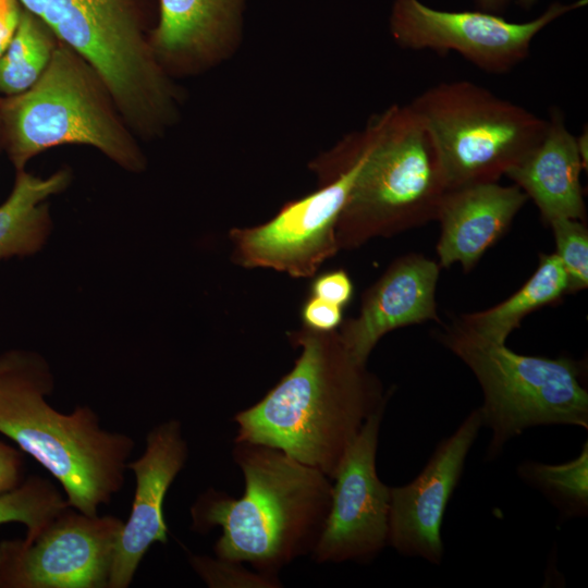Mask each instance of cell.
<instances>
[{
	"instance_id": "cell-5",
	"label": "cell",
	"mask_w": 588,
	"mask_h": 588,
	"mask_svg": "<svg viewBox=\"0 0 588 588\" xmlns=\"http://www.w3.org/2000/svg\"><path fill=\"white\" fill-rule=\"evenodd\" d=\"M2 146L16 171L44 150L87 145L131 172L145 169L136 135L97 72L58 40L39 79L0 99Z\"/></svg>"
},
{
	"instance_id": "cell-31",
	"label": "cell",
	"mask_w": 588,
	"mask_h": 588,
	"mask_svg": "<svg viewBox=\"0 0 588 588\" xmlns=\"http://www.w3.org/2000/svg\"><path fill=\"white\" fill-rule=\"evenodd\" d=\"M577 140V147L579 151V156L583 162V167L586 170L587 163H588V132L587 126L583 128V132L579 134V136H576Z\"/></svg>"
},
{
	"instance_id": "cell-6",
	"label": "cell",
	"mask_w": 588,
	"mask_h": 588,
	"mask_svg": "<svg viewBox=\"0 0 588 588\" xmlns=\"http://www.w3.org/2000/svg\"><path fill=\"white\" fill-rule=\"evenodd\" d=\"M368 122L372 145L335 226L340 250L437 220L449 191L431 140L408 105H393Z\"/></svg>"
},
{
	"instance_id": "cell-11",
	"label": "cell",
	"mask_w": 588,
	"mask_h": 588,
	"mask_svg": "<svg viewBox=\"0 0 588 588\" xmlns=\"http://www.w3.org/2000/svg\"><path fill=\"white\" fill-rule=\"evenodd\" d=\"M124 522L68 506L36 536L0 541V588H108Z\"/></svg>"
},
{
	"instance_id": "cell-23",
	"label": "cell",
	"mask_w": 588,
	"mask_h": 588,
	"mask_svg": "<svg viewBox=\"0 0 588 588\" xmlns=\"http://www.w3.org/2000/svg\"><path fill=\"white\" fill-rule=\"evenodd\" d=\"M68 506L65 495L51 480L32 475L0 494V525L23 524L25 538H32Z\"/></svg>"
},
{
	"instance_id": "cell-18",
	"label": "cell",
	"mask_w": 588,
	"mask_h": 588,
	"mask_svg": "<svg viewBox=\"0 0 588 588\" xmlns=\"http://www.w3.org/2000/svg\"><path fill=\"white\" fill-rule=\"evenodd\" d=\"M583 170L576 136L554 107L540 143L505 175L534 200L546 222L559 218L584 221Z\"/></svg>"
},
{
	"instance_id": "cell-3",
	"label": "cell",
	"mask_w": 588,
	"mask_h": 588,
	"mask_svg": "<svg viewBox=\"0 0 588 588\" xmlns=\"http://www.w3.org/2000/svg\"><path fill=\"white\" fill-rule=\"evenodd\" d=\"M52 390L41 355L20 348L0 354V433L52 475L70 506L96 515L122 489L135 442L103 429L89 406L60 413L46 400Z\"/></svg>"
},
{
	"instance_id": "cell-22",
	"label": "cell",
	"mask_w": 588,
	"mask_h": 588,
	"mask_svg": "<svg viewBox=\"0 0 588 588\" xmlns=\"http://www.w3.org/2000/svg\"><path fill=\"white\" fill-rule=\"evenodd\" d=\"M518 477L538 490L558 510L561 520L586 517L588 514V443L578 456L562 463L547 464L523 461Z\"/></svg>"
},
{
	"instance_id": "cell-25",
	"label": "cell",
	"mask_w": 588,
	"mask_h": 588,
	"mask_svg": "<svg viewBox=\"0 0 588 588\" xmlns=\"http://www.w3.org/2000/svg\"><path fill=\"white\" fill-rule=\"evenodd\" d=\"M193 568L210 587L253 586L277 587L280 584L275 576L252 574L238 566V562L208 556H193Z\"/></svg>"
},
{
	"instance_id": "cell-12",
	"label": "cell",
	"mask_w": 588,
	"mask_h": 588,
	"mask_svg": "<svg viewBox=\"0 0 588 588\" xmlns=\"http://www.w3.org/2000/svg\"><path fill=\"white\" fill-rule=\"evenodd\" d=\"M384 409L368 418L332 478L330 510L310 554L318 563H367L388 546L390 487L376 467Z\"/></svg>"
},
{
	"instance_id": "cell-2",
	"label": "cell",
	"mask_w": 588,
	"mask_h": 588,
	"mask_svg": "<svg viewBox=\"0 0 588 588\" xmlns=\"http://www.w3.org/2000/svg\"><path fill=\"white\" fill-rule=\"evenodd\" d=\"M232 455L244 476L243 495L215 489L200 494L191 507L193 529L208 532L220 526L217 558L275 576L316 548L330 510L331 479L259 443L235 442Z\"/></svg>"
},
{
	"instance_id": "cell-27",
	"label": "cell",
	"mask_w": 588,
	"mask_h": 588,
	"mask_svg": "<svg viewBox=\"0 0 588 588\" xmlns=\"http://www.w3.org/2000/svg\"><path fill=\"white\" fill-rule=\"evenodd\" d=\"M310 295L344 307L352 298L353 283L344 270H333L314 279Z\"/></svg>"
},
{
	"instance_id": "cell-9",
	"label": "cell",
	"mask_w": 588,
	"mask_h": 588,
	"mask_svg": "<svg viewBox=\"0 0 588 588\" xmlns=\"http://www.w3.org/2000/svg\"><path fill=\"white\" fill-rule=\"evenodd\" d=\"M371 145L368 122L358 133L351 161L338 176L309 195L286 203L266 223L232 229V261L248 269H273L292 278L314 277L340 250L336 222Z\"/></svg>"
},
{
	"instance_id": "cell-4",
	"label": "cell",
	"mask_w": 588,
	"mask_h": 588,
	"mask_svg": "<svg viewBox=\"0 0 588 588\" xmlns=\"http://www.w3.org/2000/svg\"><path fill=\"white\" fill-rule=\"evenodd\" d=\"M20 1L97 72L136 136L155 137L170 126L176 90L136 0Z\"/></svg>"
},
{
	"instance_id": "cell-24",
	"label": "cell",
	"mask_w": 588,
	"mask_h": 588,
	"mask_svg": "<svg viewBox=\"0 0 588 588\" xmlns=\"http://www.w3.org/2000/svg\"><path fill=\"white\" fill-rule=\"evenodd\" d=\"M556 253L568 280V294L588 284V231L581 220L559 218L549 222Z\"/></svg>"
},
{
	"instance_id": "cell-19",
	"label": "cell",
	"mask_w": 588,
	"mask_h": 588,
	"mask_svg": "<svg viewBox=\"0 0 588 588\" xmlns=\"http://www.w3.org/2000/svg\"><path fill=\"white\" fill-rule=\"evenodd\" d=\"M69 182L66 170L46 179L17 171L11 194L0 205V262L29 256L42 247L51 226L46 199L62 192Z\"/></svg>"
},
{
	"instance_id": "cell-16",
	"label": "cell",
	"mask_w": 588,
	"mask_h": 588,
	"mask_svg": "<svg viewBox=\"0 0 588 588\" xmlns=\"http://www.w3.org/2000/svg\"><path fill=\"white\" fill-rule=\"evenodd\" d=\"M245 0H159L154 53L171 73H191L223 59L241 29Z\"/></svg>"
},
{
	"instance_id": "cell-20",
	"label": "cell",
	"mask_w": 588,
	"mask_h": 588,
	"mask_svg": "<svg viewBox=\"0 0 588 588\" xmlns=\"http://www.w3.org/2000/svg\"><path fill=\"white\" fill-rule=\"evenodd\" d=\"M564 294H568V280L559 257L541 254L535 273L517 292L491 308L462 315L461 321L479 335L505 344L528 314Z\"/></svg>"
},
{
	"instance_id": "cell-1",
	"label": "cell",
	"mask_w": 588,
	"mask_h": 588,
	"mask_svg": "<svg viewBox=\"0 0 588 588\" xmlns=\"http://www.w3.org/2000/svg\"><path fill=\"white\" fill-rule=\"evenodd\" d=\"M299 350L293 368L253 406L234 416V442L281 450L331 480L368 418L391 391L345 347L336 330L289 331Z\"/></svg>"
},
{
	"instance_id": "cell-32",
	"label": "cell",
	"mask_w": 588,
	"mask_h": 588,
	"mask_svg": "<svg viewBox=\"0 0 588 588\" xmlns=\"http://www.w3.org/2000/svg\"><path fill=\"white\" fill-rule=\"evenodd\" d=\"M0 99H1V98H0ZM0 145H2L1 114H0Z\"/></svg>"
},
{
	"instance_id": "cell-14",
	"label": "cell",
	"mask_w": 588,
	"mask_h": 588,
	"mask_svg": "<svg viewBox=\"0 0 588 588\" xmlns=\"http://www.w3.org/2000/svg\"><path fill=\"white\" fill-rule=\"evenodd\" d=\"M187 457L180 420L168 419L151 428L143 454L127 462L135 489L130 516L117 542L108 588H127L149 548L156 542H168L163 503Z\"/></svg>"
},
{
	"instance_id": "cell-13",
	"label": "cell",
	"mask_w": 588,
	"mask_h": 588,
	"mask_svg": "<svg viewBox=\"0 0 588 588\" xmlns=\"http://www.w3.org/2000/svg\"><path fill=\"white\" fill-rule=\"evenodd\" d=\"M483 427L479 408L441 440L421 471L407 485L390 487L388 544L399 553L432 564L443 560L441 528L466 457Z\"/></svg>"
},
{
	"instance_id": "cell-15",
	"label": "cell",
	"mask_w": 588,
	"mask_h": 588,
	"mask_svg": "<svg viewBox=\"0 0 588 588\" xmlns=\"http://www.w3.org/2000/svg\"><path fill=\"white\" fill-rule=\"evenodd\" d=\"M440 266L420 254L395 259L363 295L357 317L343 320L338 332L347 351L367 359L379 340L395 329L440 322L436 290Z\"/></svg>"
},
{
	"instance_id": "cell-26",
	"label": "cell",
	"mask_w": 588,
	"mask_h": 588,
	"mask_svg": "<svg viewBox=\"0 0 588 588\" xmlns=\"http://www.w3.org/2000/svg\"><path fill=\"white\" fill-rule=\"evenodd\" d=\"M303 326L316 331L336 330L343 321V307L309 295L301 311Z\"/></svg>"
},
{
	"instance_id": "cell-8",
	"label": "cell",
	"mask_w": 588,
	"mask_h": 588,
	"mask_svg": "<svg viewBox=\"0 0 588 588\" xmlns=\"http://www.w3.org/2000/svg\"><path fill=\"white\" fill-rule=\"evenodd\" d=\"M408 106L431 140L449 191L498 182L547 128V119L465 79L433 85Z\"/></svg>"
},
{
	"instance_id": "cell-17",
	"label": "cell",
	"mask_w": 588,
	"mask_h": 588,
	"mask_svg": "<svg viewBox=\"0 0 588 588\" xmlns=\"http://www.w3.org/2000/svg\"><path fill=\"white\" fill-rule=\"evenodd\" d=\"M527 199L517 185L504 186L499 182L448 191L437 217L441 225L439 266L461 264L466 271L473 269L504 234Z\"/></svg>"
},
{
	"instance_id": "cell-30",
	"label": "cell",
	"mask_w": 588,
	"mask_h": 588,
	"mask_svg": "<svg viewBox=\"0 0 588 588\" xmlns=\"http://www.w3.org/2000/svg\"><path fill=\"white\" fill-rule=\"evenodd\" d=\"M512 1H515L522 9H531L537 0H475L477 10L497 13L504 11Z\"/></svg>"
},
{
	"instance_id": "cell-29",
	"label": "cell",
	"mask_w": 588,
	"mask_h": 588,
	"mask_svg": "<svg viewBox=\"0 0 588 588\" xmlns=\"http://www.w3.org/2000/svg\"><path fill=\"white\" fill-rule=\"evenodd\" d=\"M21 10L17 0H0V58L15 34Z\"/></svg>"
},
{
	"instance_id": "cell-21",
	"label": "cell",
	"mask_w": 588,
	"mask_h": 588,
	"mask_svg": "<svg viewBox=\"0 0 588 588\" xmlns=\"http://www.w3.org/2000/svg\"><path fill=\"white\" fill-rule=\"evenodd\" d=\"M58 39L24 8L15 34L0 58V94L15 96L30 88L47 69Z\"/></svg>"
},
{
	"instance_id": "cell-10",
	"label": "cell",
	"mask_w": 588,
	"mask_h": 588,
	"mask_svg": "<svg viewBox=\"0 0 588 588\" xmlns=\"http://www.w3.org/2000/svg\"><path fill=\"white\" fill-rule=\"evenodd\" d=\"M587 4L588 0L554 1L530 21L512 22L481 10L446 11L420 0H393L389 25L403 49L455 52L483 72L505 74L529 56L543 28Z\"/></svg>"
},
{
	"instance_id": "cell-7",
	"label": "cell",
	"mask_w": 588,
	"mask_h": 588,
	"mask_svg": "<svg viewBox=\"0 0 588 588\" xmlns=\"http://www.w3.org/2000/svg\"><path fill=\"white\" fill-rule=\"evenodd\" d=\"M438 339L471 370L482 390L479 411L483 426L491 430L487 461L497 458L511 439L532 427L588 428L581 362L517 354L461 320L444 326Z\"/></svg>"
},
{
	"instance_id": "cell-28",
	"label": "cell",
	"mask_w": 588,
	"mask_h": 588,
	"mask_svg": "<svg viewBox=\"0 0 588 588\" xmlns=\"http://www.w3.org/2000/svg\"><path fill=\"white\" fill-rule=\"evenodd\" d=\"M24 476V452L0 440V494L21 485Z\"/></svg>"
}]
</instances>
